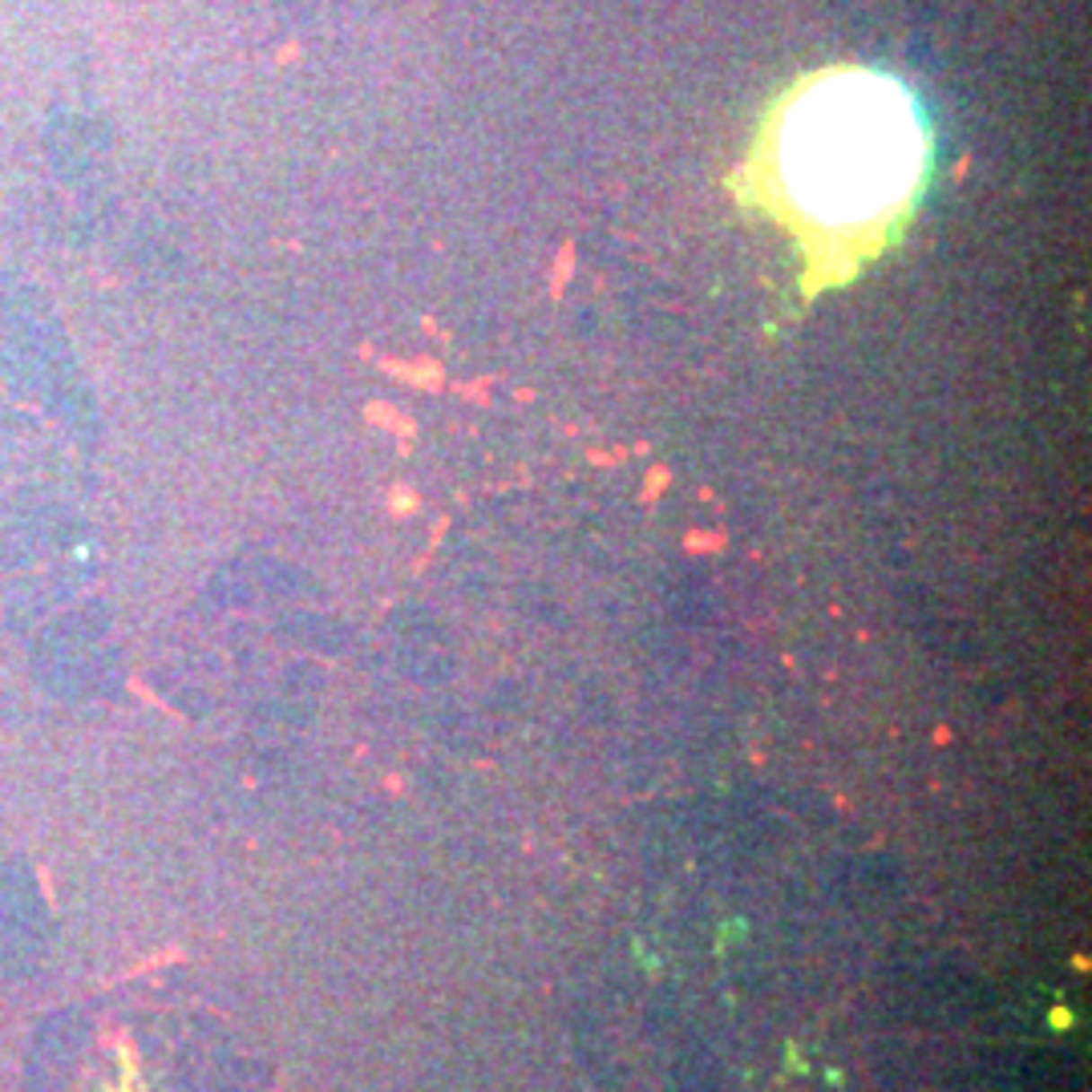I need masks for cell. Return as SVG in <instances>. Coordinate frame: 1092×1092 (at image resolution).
Returning a JSON list of instances; mask_svg holds the SVG:
<instances>
[{"instance_id": "cell-1", "label": "cell", "mask_w": 1092, "mask_h": 1092, "mask_svg": "<svg viewBox=\"0 0 1092 1092\" xmlns=\"http://www.w3.org/2000/svg\"><path fill=\"white\" fill-rule=\"evenodd\" d=\"M922 126L894 82L833 74L793 98L769 142V198L809 239L854 247L878 239L911 203Z\"/></svg>"}]
</instances>
